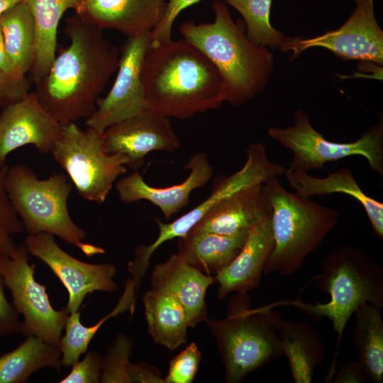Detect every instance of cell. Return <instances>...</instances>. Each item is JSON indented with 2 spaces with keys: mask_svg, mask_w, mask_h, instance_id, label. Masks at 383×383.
I'll list each match as a JSON object with an SVG mask.
<instances>
[{
  "mask_svg": "<svg viewBox=\"0 0 383 383\" xmlns=\"http://www.w3.org/2000/svg\"><path fill=\"white\" fill-rule=\"evenodd\" d=\"M80 0H23L33 16L35 32V57L30 71L32 82L41 80L55 57L57 33L64 13L75 9Z\"/></svg>",
  "mask_w": 383,
  "mask_h": 383,
  "instance_id": "cell-26",
  "label": "cell"
},
{
  "mask_svg": "<svg viewBox=\"0 0 383 383\" xmlns=\"http://www.w3.org/2000/svg\"><path fill=\"white\" fill-rule=\"evenodd\" d=\"M216 277L208 275L188 264L179 254L155 266L151 274L152 289L171 294L186 311L189 328L207 318L206 294Z\"/></svg>",
  "mask_w": 383,
  "mask_h": 383,
  "instance_id": "cell-20",
  "label": "cell"
},
{
  "mask_svg": "<svg viewBox=\"0 0 383 383\" xmlns=\"http://www.w3.org/2000/svg\"><path fill=\"white\" fill-rule=\"evenodd\" d=\"M1 29L6 50L16 79L26 78L33 67L35 32L31 13L21 1L1 16Z\"/></svg>",
  "mask_w": 383,
  "mask_h": 383,
  "instance_id": "cell-28",
  "label": "cell"
},
{
  "mask_svg": "<svg viewBox=\"0 0 383 383\" xmlns=\"http://www.w3.org/2000/svg\"><path fill=\"white\" fill-rule=\"evenodd\" d=\"M6 191L28 235L48 233L79 248L87 257L105 250L84 243L86 233L71 218L67 200L72 185L63 173L39 179L29 167L17 164L7 170Z\"/></svg>",
  "mask_w": 383,
  "mask_h": 383,
  "instance_id": "cell-7",
  "label": "cell"
},
{
  "mask_svg": "<svg viewBox=\"0 0 383 383\" xmlns=\"http://www.w3.org/2000/svg\"><path fill=\"white\" fill-rule=\"evenodd\" d=\"M272 209L274 248L264 274L291 276L315 252L338 223L339 212L287 190L279 177L262 183Z\"/></svg>",
  "mask_w": 383,
  "mask_h": 383,
  "instance_id": "cell-5",
  "label": "cell"
},
{
  "mask_svg": "<svg viewBox=\"0 0 383 383\" xmlns=\"http://www.w3.org/2000/svg\"><path fill=\"white\" fill-rule=\"evenodd\" d=\"M221 1L236 9L243 16L248 38L255 44L279 49L287 37L270 22L272 0H214Z\"/></svg>",
  "mask_w": 383,
  "mask_h": 383,
  "instance_id": "cell-31",
  "label": "cell"
},
{
  "mask_svg": "<svg viewBox=\"0 0 383 383\" xmlns=\"http://www.w3.org/2000/svg\"><path fill=\"white\" fill-rule=\"evenodd\" d=\"M136 292L131 279L127 280L124 292L116 307L96 323L85 326L80 321L79 311L69 314L64 329L65 335L60 338V348L62 353V364L72 366L85 354L88 347L101 326L110 318L129 310L134 311Z\"/></svg>",
  "mask_w": 383,
  "mask_h": 383,
  "instance_id": "cell-30",
  "label": "cell"
},
{
  "mask_svg": "<svg viewBox=\"0 0 383 383\" xmlns=\"http://www.w3.org/2000/svg\"><path fill=\"white\" fill-rule=\"evenodd\" d=\"M26 337L14 350L0 356V383L27 382L33 373L45 367L60 372V347L34 335Z\"/></svg>",
  "mask_w": 383,
  "mask_h": 383,
  "instance_id": "cell-27",
  "label": "cell"
},
{
  "mask_svg": "<svg viewBox=\"0 0 383 383\" xmlns=\"http://www.w3.org/2000/svg\"><path fill=\"white\" fill-rule=\"evenodd\" d=\"M30 82L26 78L14 79L0 72V106H7L28 93Z\"/></svg>",
  "mask_w": 383,
  "mask_h": 383,
  "instance_id": "cell-38",
  "label": "cell"
},
{
  "mask_svg": "<svg viewBox=\"0 0 383 383\" xmlns=\"http://www.w3.org/2000/svg\"><path fill=\"white\" fill-rule=\"evenodd\" d=\"M279 311L265 306L252 308L248 294L231 299L226 318L205 320L215 337L228 383L283 356L277 334Z\"/></svg>",
  "mask_w": 383,
  "mask_h": 383,
  "instance_id": "cell-6",
  "label": "cell"
},
{
  "mask_svg": "<svg viewBox=\"0 0 383 383\" xmlns=\"http://www.w3.org/2000/svg\"><path fill=\"white\" fill-rule=\"evenodd\" d=\"M284 175L290 187L302 196L340 193L354 198L365 209L375 235L383 239V204L367 195L348 168L343 167L323 178L300 170H286Z\"/></svg>",
  "mask_w": 383,
  "mask_h": 383,
  "instance_id": "cell-22",
  "label": "cell"
},
{
  "mask_svg": "<svg viewBox=\"0 0 383 383\" xmlns=\"http://www.w3.org/2000/svg\"><path fill=\"white\" fill-rule=\"evenodd\" d=\"M65 22L69 45L55 55L34 91L43 108L61 124L93 113L120 57L118 48L104 37L101 30L77 14Z\"/></svg>",
  "mask_w": 383,
  "mask_h": 383,
  "instance_id": "cell-1",
  "label": "cell"
},
{
  "mask_svg": "<svg viewBox=\"0 0 383 383\" xmlns=\"http://www.w3.org/2000/svg\"><path fill=\"white\" fill-rule=\"evenodd\" d=\"M271 216L270 209L249 230L236 257L215 276L219 299H224L231 292L248 294L260 287L265 263L274 248Z\"/></svg>",
  "mask_w": 383,
  "mask_h": 383,
  "instance_id": "cell-19",
  "label": "cell"
},
{
  "mask_svg": "<svg viewBox=\"0 0 383 383\" xmlns=\"http://www.w3.org/2000/svg\"><path fill=\"white\" fill-rule=\"evenodd\" d=\"M9 167L0 169V257L12 256L18 245L13 236L24 231L22 223L9 199L5 179Z\"/></svg>",
  "mask_w": 383,
  "mask_h": 383,
  "instance_id": "cell-33",
  "label": "cell"
},
{
  "mask_svg": "<svg viewBox=\"0 0 383 383\" xmlns=\"http://www.w3.org/2000/svg\"><path fill=\"white\" fill-rule=\"evenodd\" d=\"M23 244L28 253L43 262L67 289L65 307L70 313L79 311L88 294L95 291L113 292L118 288L113 279L116 273L113 264L81 261L62 250L50 233L28 235Z\"/></svg>",
  "mask_w": 383,
  "mask_h": 383,
  "instance_id": "cell-14",
  "label": "cell"
},
{
  "mask_svg": "<svg viewBox=\"0 0 383 383\" xmlns=\"http://www.w3.org/2000/svg\"><path fill=\"white\" fill-rule=\"evenodd\" d=\"M200 0H169L163 16L152 31V45H158L171 40L172 26L179 14Z\"/></svg>",
  "mask_w": 383,
  "mask_h": 383,
  "instance_id": "cell-36",
  "label": "cell"
},
{
  "mask_svg": "<svg viewBox=\"0 0 383 383\" xmlns=\"http://www.w3.org/2000/svg\"><path fill=\"white\" fill-rule=\"evenodd\" d=\"M374 0H355V8L340 28L313 38L286 37L279 50L291 52V60L306 49L318 47L344 60L383 64V31L374 11Z\"/></svg>",
  "mask_w": 383,
  "mask_h": 383,
  "instance_id": "cell-11",
  "label": "cell"
},
{
  "mask_svg": "<svg viewBox=\"0 0 383 383\" xmlns=\"http://www.w3.org/2000/svg\"><path fill=\"white\" fill-rule=\"evenodd\" d=\"M277 334L294 382H311L315 370L325 355V346L317 331L308 323L281 317L277 323Z\"/></svg>",
  "mask_w": 383,
  "mask_h": 383,
  "instance_id": "cell-24",
  "label": "cell"
},
{
  "mask_svg": "<svg viewBox=\"0 0 383 383\" xmlns=\"http://www.w3.org/2000/svg\"><path fill=\"white\" fill-rule=\"evenodd\" d=\"M166 6L165 0H80L74 10L83 21L128 38L152 32Z\"/></svg>",
  "mask_w": 383,
  "mask_h": 383,
  "instance_id": "cell-18",
  "label": "cell"
},
{
  "mask_svg": "<svg viewBox=\"0 0 383 383\" xmlns=\"http://www.w3.org/2000/svg\"><path fill=\"white\" fill-rule=\"evenodd\" d=\"M370 378L359 361L344 362L339 371L335 372L333 383H366Z\"/></svg>",
  "mask_w": 383,
  "mask_h": 383,
  "instance_id": "cell-39",
  "label": "cell"
},
{
  "mask_svg": "<svg viewBox=\"0 0 383 383\" xmlns=\"http://www.w3.org/2000/svg\"><path fill=\"white\" fill-rule=\"evenodd\" d=\"M141 78L148 106L168 118H189L221 107L224 87L213 62L185 39L148 46Z\"/></svg>",
  "mask_w": 383,
  "mask_h": 383,
  "instance_id": "cell-2",
  "label": "cell"
},
{
  "mask_svg": "<svg viewBox=\"0 0 383 383\" xmlns=\"http://www.w3.org/2000/svg\"><path fill=\"white\" fill-rule=\"evenodd\" d=\"M318 291L328 293V301L311 304L301 300L282 299L267 304L294 307L311 318H327L332 322L338 340L334 357L324 382H331L345 326L354 311L369 303L383 307V270L365 251L351 245L338 248L326 255L314 279Z\"/></svg>",
  "mask_w": 383,
  "mask_h": 383,
  "instance_id": "cell-4",
  "label": "cell"
},
{
  "mask_svg": "<svg viewBox=\"0 0 383 383\" xmlns=\"http://www.w3.org/2000/svg\"><path fill=\"white\" fill-rule=\"evenodd\" d=\"M28 254L24 244L18 245L12 256L0 257V273L11 292L13 306L23 318L21 333L60 347L70 313L66 307L54 309L46 286L35 280V265L28 263Z\"/></svg>",
  "mask_w": 383,
  "mask_h": 383,
  "instance_id": "cell-10",
  "label": "cell"
},
{
  "mask_svg": "<svg viewBox=\"0 0 383 383\" xmlns=\"http://www.w3.org/2000/svg\"><path fill=\"white\" fill-rule=\"evenodd\" d=\"M103 358L95 350L87 351L85 356L72 365L70 372L60 383L101 382Z\"/></svg>",
  "mask_w": 383,
  "mask_h": 383,
  "instance_id": "cell-35",
  "label": "cell"
},
{
  "mask_svg": "<svg viewBox=\"0 0 383 383\" xmlns=\"http://www.w3.org/2000/svg\"><path fill=\"white\" fill-rule=\"evenodd\" d=\"M271 206L262 183L241 188L221 199L190 231L233 235L248 231Z\"/></svg>",
  "mask_w": 383,
  "mask_h": 383,
  "instance_id": "cell-21",
  "label": "cell"
},
{
  "mask_svg": "<svg viewBox=\"0 0 383 383\" xmlns=\"http://www.w3.org/2000/svg\"><path fill=\"white\" fill-rule=\"evenodd\" d=\"M148 331L158 345L174 350L187 341L188 318L171 294L151 289L143 296Z\"/></svg>",
  "mask_w": 383,
  "mask_h": 383,
  "instance_id": "cell-25",
  "label": "cell"
},
{
  "mask_svg": "<svg viewBox=\"0 0 383 383\" xmlns=\"http://www.w3.org/2000/svg\"><path fill=\"white\" fill-rule=\"evenodd\" d=\"M67 172L78 194L97 204L105 201L116 179L126 173L128 158L105 152L101 133L75 123L62 124L51 152Z\"/></svg>",
  "mask_w": 383,
  "mask_h": 383,
  "instance_id": "cell-8",
  "label": "cell"
},
{
  "mask_svg": "<svg viewBox=\"0 0 383 383\" xmlns=\"http://www.w3.org/2000/svg\"><path fill=\"white\" fill-rule=\"evenodd\" d=\"M0 72L4 75L14 79L16 78L11 65L10 63L3 37L2 29H1V18L0 16ZM24 79V78H23Z\"/></svg>",
  "mask_w": 383,
  "mask_h": 383,
  "instance_id": "cell-41",
  "label": "cell"
},
{
  "mask_svg": "<svg viewBox=\"0 0 383 383\" xmlns=\"http://www.w3.org/2000/svg\"><path fill=\"white\" fill-rule=\"evenodd\" d=\"M23 0H0V16Z\"/></svg>",
  "mask_w": 383,
  "mask_h": 383,
  "instance_id": "cell-42",
  "label": "cell"
},
{
  "mask_svg": "<svg viewBox=\"0 0 383 383\" xmlns=\"http://www.w3.org/2000/svg\"><path fill=\"white\" fill-rule=\"evenodd\" d=\"M246 152L247 160L243 167L218 181L211 195L197 206L167 223L159 218L155 219L159 228L157 239L149 245H140L136 249L138 257L143 262L149 263L154 252L166 241L187 235L206 213L223 198L241 188L263 183L273 177L284 175L285 167L269 160L262 143L250 145Z\"/></svg>",
  "mask_w": 383,
  "mask_h": 383,
  "instance_id": "cell-12",
  "label": "cell"
},
{
  "mask_svg": "<svg viewBox=\"0 0 383 383\" xmlns=\"http://www.w3.org/2000/svg\"><path fill=\"white\" fill-rule=\"evenodd\" d=\"M212 23H182L184 39L201 50L216 66L224 87V101L240 106L265 88L273 70L274 56L267 48L248 37L243 20L234 21L226 4L215 1Z\"/></svg>",
  "mask_w": 383,
  "mask_h": 383,
  "instance_id": "cell-3",
  "label": "cell"
},
{
  "mask_svg": "<svg viewBox=\"0 0 383 383\" xmlns=\"http://www.w3.org/2000/svg\"><path fill=\"white\" fill-rule=\"evenodd\" d=\"M128 370L131 382L165 383L164 378L158 369L148 364L130 362Z\"/></svg>",
  "mask_w": 383,
  "mask_h": 383,
  "instance_id": "cell-40",
  "label": "cell"
},
{
  "mask_svg": "<svg viewBox=\"0 0 383 383\" xmlns=\"http://www.w3.org/2000/svg\"><path fill=\"white\" fill-rule=\"evenodd\" d=\"M108 154L128 158V167L138 170L152 151L174 152L181 146L170 118L150 108L108 127L101 133Z\"/></svg>",
  "mask_w": 383,
  "mask_h": 383,
  "instance_id": "cell-15",
  "label": "cell"
},
{
  "mask_svg": "<svg viewBox=\"0 0 383 383\" xmlns=\"http://www.w3.org/2000/svg\"><path fill=\"white\" fill-rule=\"evenodd\" d=\"M62 124L40 104L35 92L8 104L0 113V169L9 154L26 145L52 152Z\"/></svg>",
  "mask_w": 383,
  "mask_h": 383,
  "instance_id": "cell-16",
  "label": "cell"
},
{
  "mask_svg": "<svg viewBox=\"0 0 383 383\" xmlns=\"http://www.w3.org/2000/svg\"><path fill=\"white\" fill-rule=\"evenodd\" d=\"M201 352L195 343H191L170 362L165 383H191L199 370Z\"/></svg>",
  "mask_w": 383,
  "mask_h": 383,
  "instance_id": "cell-34",
  "label": "cell"
},
{
  "mask_svg": "<svg viewBox=\"0 0 383 383\" xmlns=\"http://www.w3.org/2000/svg\"><path fill=\"white\" fill-rule=\"evenodd\" d=\"M268 135L293 154L287 170L308 172L323 170L324 165L353 155L365 157L370 168L383 177V121L367 130L361 137L350 143H337L326 140L316 131L309 116L298 109L293 125L287 128L271 127Z\"/></svg>",
  "mask_w": 383,
  "mask_h": 383,
  "instance_id": "cell-9",
  "label": "cell"
},
{
  "mask_svg": "<svg viewBox=\"0 0 383 383\" xmlns=\"http://www.w3.org/2000/svg\"><path fill=\"white\" fill-rule=\"evenodd\" d=\"M353 343L359 362L374 383L383 382V321L381 309L365 303L353 313Z\"/></svg>",
  "mask_w": 383,
  "mask_h": 383,
  "instance_id": "cell-29",
  "label": "cell"
},
{
  "mask_svg": "<svg viewBox=\"0 0 383 383\" xmlns=\"http://www.w3.org/2000/svg\"><path fill=\"white\" fill-rule=\"evenodd\" d=\"M152 32L128 37L120 51L118 73L109 93L99 98L96 109L87 118V128L102 133L108 127L149 108L141 78L145 53Z\"/></svg>",
  "mask_w": 383,
  "mask_h": 383,
  "instance_id": "cell-13",
  "label": "cell"
},
{
  "mask_svg": "<svg viewBox=\"0 0 383 383\" xmlns=\"http://www.w3.org/2000/svg\"><path fill=\"white\" fill-rule=\"evenodd\" d=\"M248 231L233 235L189 231L177 239L179 254L188 264L203 273L216 276L239 254Z\"/></svg>",
  "mask_w": 383,
  "mask_h": 383,
  "instance_id": "cell-23",
  "label": "cell"
},
{
  "mask_svg": "<svg viewBox=\"0 0 383 383\" xmlns=\"http://www.w3.org/2000/svg\"><path fill=\"white\" fill-rule=\"evenodd\" d=\"M5 282L0 273V337L21 333L22 321L5 294Z\"/></svg>",
  "mask_w": 383,
  "mask_h": 383,
  "instance_id": "cell-37",
  "label": "cell"
},
{
  "mask_svg": "<svg viewBox=\"0 0 383 383\" xmlns=\"http://www.w3.org/2000/svg\"><path fill=\"white\" fill-rule=\"evenodd\" d=\"M189 170L187 179L168 187H155L148 184L138 170L120 179L115 188L124 204L146 200L157 206L166 220L178 213L189 203V195L196 189L204 187L213 174V168L207 155L200 152L185 164Z\"/></svg>",
  "mask_w": 383,
  "mask_h": 383,
  "instance_id": "cell-17",
  "label": "cell"
},
{
  "mask_svg": "<svg viewBox=\"0 0 383 383\" xmlns=\"http://www.w3.org/2000/svg\"><path fill=\"white\" fill-rule=\"evenodd\" d=\"M133 348V341L128 335L119 333L116 335L103 358L101 382H131L128 369Z\"/></svg>",
  "mask_w": 383,
  "mask_h": 383,
  "instance_id": "cell-32",
  "label": "cell"
}]
</instances>
